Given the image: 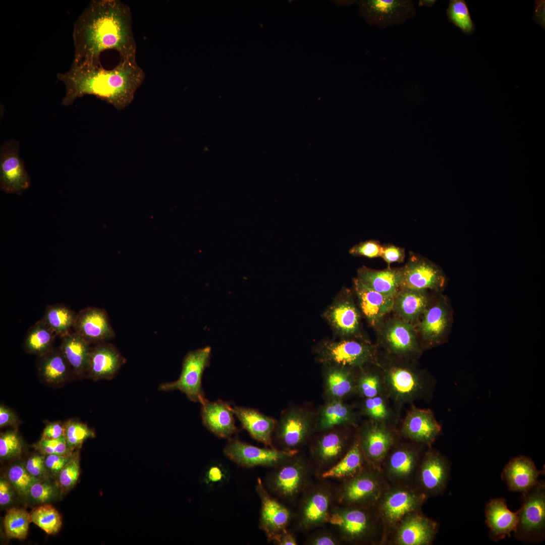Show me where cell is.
<instances>
[{"label":"cell","instance_id":"1","mask_svg":"<svg viewBox=\"0 0 545 545\" xmlns=\"http://www.w3.org/2000/svg\"><path fill=\"white\" fill-rule=\"evenodd\" d=\"M130 7L120 0H92L75 21L73 62L100 64L101 53L116 50L121 59L136 60V43Z\"/></svg>","mask_w":545,"mask_h":545},{"label":"cell","instance_id":"2","mask_svg":"<svg viewBox=\"0 0 545 545\" xmlns=\"http://www.w3.org/2000/svg\"><path fill=\"white\" fill-rule=\"evenodd\" d=\"M57 78L65 86L63 105H71L77 98L91 95L123 110L133 101L145 74L136 60L121 59L112 69H105L101 63L73 62L70 69L58 73Z\"/></svg>","mask_w":545,"mask_h":545},{"label":"cell","instance_id":"3","mask_svg":"<svg viewBox=\"0 0 545 545\" xmlns=\"http://www.w3.org/2000/svg\"><path fill=\"white\" fill-rule=\"evenodd\" d=\"M328 522L336 527L342 539L354 544H383L386 534L375 506H343L330 511Z\"/></svg>","mask_w":545,"mask_h":545},{"label":"cell","instance_id":"4","mask_svg":"<svg viewBox=\"0 0 545 545\" xmlns=\"http://www.w3.org/2000/svg\"><path fill=\"white\" fill-rule=\"evenodd\" d=\"M428 498L414 484L389 485L375 505L385 527L386 540L404 518L421 510Z\"/></svg>","mask_w":545,"mask_h":545},{"label":"cell","instance_id":"5","mask_svg":"<svg viewBox=\"0 0 545 545\" xmlns=\"http://www.w3.org/2000/svg\"><path fill=\"white\" fill-rule=\"evenodd\" d=\"M388 485L380 470L367 465L345 480L339 490L338 501L343 506H374Z\"/></svg>","mask_w":545,"mask_h":545},{"label":"cell","instance_id":"6","mask_svg":"<svg viewBox=\"0 0 545 545\" xmlns=\"http://www.w3.org/2000/svg\"><path fill=\"white\" fill-rule=\"evenodd\" d=\"M523 503L518 511V521L514 530L516 538L525 542L542 540L545 528V485L538 481L523 494Z\"/></svg>","mask_w":545,"mask_h":545},{"label":"cell","instance_id":"7","mask_svg":"<svg viewBox=\"0 0 545 545\" xmlns=\"http://www.w3.org/2000/svg\"><path fill=\"white\" fill-rule=\"evenodd\" d=\"M315 351L318 360L324 364L346 368L361 367L368 363L373 355L370 344L359 338L324 340Z\"/></svg>","mask_w":545,"mask_h":545},{"label":"cell","instance_id":"8","mask_svg":"<svg viewBox=\"0 0 545 545\" xmlns=\"http://www.w3.org/2000/svg\"><path fill=\"white\" fill-rule=\"evenodd\" d=\"M210 354L209 346L188 352L183 359L179 378L160 385L158 389L163 391L179 390L190 401L202 404L206 399L202 388V377L209 364Z\"/></svg>","mask_w":545,"mask_h":545},{"label":"cell","instance_id":"9","mask_svg":"<svg viewBox=\"0 0 545 545\" xmlns=\"http://www.w3.org/2000/svg\"><path fill=\"white\" fill-rule=\"evenodd\" d=\"M322 316L340 338H364L360 331L361 313L349 289L341 290Z\"/></svg>","mask_w":545,"mask_h":545},{"label":"cell","instance_id":"10","mask_svg":"<svg viewBox=\"0 0 545 545\" xmlns=\"http://www.w3.org/2000/svg\"><path fill=\"white\" fill-rule=\"evenodd\" d=\"M356 3L360 15L366 22L382 29L400 25L416 14L414 3L411 0H361Z\"/></svg>","mask_w":545,"mask_h":545},{"label":"cell","instance_id":"11","mask_svg":"<svg viewBox=\"0 0 545 545\" xmlns=\"http://www.w3.org/2000/svg\"><path fill=\"white\" fill-rule=\"evenodd\" d=\"M453 319L449 298L441 293L438 294L417 322L418 331L427 345L433 346L446 341Z\"/></svg>","mask_w":545,"mask_h":545},{"label":"cell","instance_id":"12","mask_svg":"<svg viewBox=\"0 0 545 545\" xmlns=\"http://www.w3.org/2000/svg\"><path fill=\"white\" fill-rule=\"evenodd\" d=\"M401 271L400 289L442 293L446 287L447 278L442 269L419 255L411 254Z\"/></svg>","mask_w":545,"mask_h":545},{"label":"cell","instance_id":"13","mask_svg":"<svg viewBox=\"0 0 545 545\" xmlns=\"http://www.w3.org/2000/svg\"><path fill=\"white\" fill-rule=\"evenodd\" d=\"M30 177L19 152L18 142L5 141L0 149V187L8 194L19 195L30 186Z\"/></svg>","mask_w":545,"mask_h":545},{"label":"cell","instance_id":"14","mask_svg":"<svg viewBox=\"0 0 545 545\" xmlns=\"http://www.w3.org/2000/svg\"><path fill=\"white\" fill-rule=\"evenodd\" d=\"M438 523L421 510L401 521L388 535L386 543L393 545H430L437 534Z\"/></svg>","mask_w":545,"mask_h":545},{"label":"cell","instance_id":"15","mask_svg":"<svg viewBox=\"0 0 545 545\" xmlns=\"http://www.w3.org/2000/svg\"><path fill=\"white\" fill-rule=\"evenodd\" d=\"M296 453L294 450L261 448L238 440H231L224 449V454L230 460L246 467L275 465L291 458Z\"/></svg>","mask_w":545,"mask_h":545},{"label":"cell","instance_id":"16","mask_svg":"<svg viewBox=\"0 0 545 545\" xmlns=\"http://www.w3.org/2000/svg\"><path fill=\"white\" fill-rule=\"evenodd\" d=\"M450 466L438 452H427L422 457L414 485L428 498L441 494L449 480Z\"/></svg>","mask_w":545,"mask_h":545},{"label":"cell","instance_id":"17","mask_svg":"<svg viewBox=\"0 0 545 545\" xmlns=\"http://www.w3.org/2000/svg\"><path fill=\"white\" fill-rule=\"evenodd\" d=\"M421 459L413 449L398 448L388 453L380 470L389 485H414Z\"/></svg>","mask_w":545,"mask_h":545},{"label":"cell","instance_id":"18","mask_svg":"<svg viewBox=\"0 0 545 545\" xmlns=\"http://www.w3.org/2000/svg\"><path fill=\"white\" fill-rule=\"evenodd\" d=\"M73 329L90 345L107 342L116 335L106 311L92 306L77 313Z\"/></svg>","mask_w":545,"mask_h":545},{"label":"cell","instance_id":"19","mask_svg":"<svg viewBox=\"0 0 545 545\" xmlns=\"http://www.w3.org/2000/svg\"><path fill=\"white\" fill-rule=\"evenodd\" d=\"M126 362L117 348L107 342L91 346L85 376L94 381L111 380Z\"/></svg>","mask_w":545,"mask_h":545},{"label":"cell","instance_id":"20","mask_svg":"<svg viewBox=\"0 0 545 545\" xmlns=\"http://www.w3.org/2000/svg\"><path fill=\"white\" fill-rule=\"evenodd\" d=\"M257 482V491L261 502L260 527L268 539L275 542L287 531L290 513L284 506L268 494L260 479H258Z\"/></svg>","mask_w":545,"mask_h":545},{"label":"cell","instance_id":"21","mask_svg":"<svg viewBox=\"0 0 545 545\" xmlns=\"http://www.w3.org/2000/svg\"><path fill=\"white\" fill-rule=\"evenodd\" d=\"M307 474V468L303 462L292 460L282 465L271 474L269 486L279 496L286 499H293L303 489Z\"/></svg>","mask_w":545,"mask_h":545},{"label":"cell","instance_id":"22","mask_svg":"<svg viewBox=\"0 0 545 545\" xmlns=\"http://www.w3.org/2000/svg\"><path fill=\"white\" fill-rule=\"evenodd\" d=\"M360 313L368 323L378 326L384 317L393 310L394 297L385 296L362 284L356 278L353 281Z\"/></svg>","mask_w":545,"mask_h":545},{"label":"cell","instance_id":"23","mask_svg":"<svg viewBox=\"0 0 545 545\" xmlns=\"http://www.w3.org/2000/svg\"><path fill=\"white\" fill-rule=\"evenodd\" d=\"M359 441L367 463L379 469L393 443L392 434L378 425H371L362 431Z\"/></svg>","mask_w":545,"mask_h":545},{"label":"cell","instance_id":"24","mask_svg":"<svg viewBox=\"0 0 545 545\" xmlns=\"http://www.w3.org/2000/svg\"><path fill=\"white\" fill-rule=\"evenodd\" d=\"M543 473V471L536 469L530 458L520 456L507 463L502 472V478L511 490L523 494L537 483L538 477Z\"/></svg>","mask_w":545,"mask_h":545},{"label":"cell","instance_id":"25","mask_svg":"<svg viewBox=\"0 0 545 545\" xmlns=\"http://www.w3.org/2000/svg\"><path fill=\"white\" fill-rule=\"evenodd\" d=\"M439 293L400 289L394 297L393 310L397 317L414 325Z\"/></svg>","mask_w":545,"mask_h":545},{"label":"cell","instance_id":"26","mask_svg":"<svg viewBox=\"0 0 545 545\" xmlns=\"http://www.w3.org/2000/svg\"><path fill=\"white\" fill-rule=\"evenodd\" d=\"M201 418L204 425L216 435L230 438L237 430L232 407L221 400L201 404Z\"/></svg>","mask_w":545,"mask_h":545},{"label":"cell","instance_id":"27","mask_svg":"<svg viewBox=\"0 0 545 545\" xmlns=\"http://www.w3.org/2000/svg\"><path fill=\"white\" fill-rule=\"evenodd\" d=\"M486 523L489 528V536L498 541L510 536L514 531L518 521V511L513 512L507 507L505 499L498 498L490 500L486 505Z\"/></svg>","mask_w":545,"mask_h":545},{"label":"cell","instance_id":"28","mask_svg":"<svg viewBox=\"0 0 545 545\" xmlns=\"http://www.w3.org/2000/svg\"><path fill=\"white\" fill-rule=\"evenodd\" d=\"M37 369L39 378L50 386H62L75 376L59 347L53 348L38 357Z\"/></svg>","mask_w":545,"mask_h":545},{"label":"cell","instance_id":"29","mask_svg":"<svg viewBox=\"0 0 545 545\" xmlns=\"http://www.w3.org/2000/svg\"><path fill=\"white\" fill-rule=\"evenodd\" d=\"M331 495L325 488H318L304 498L301 508L300 524L305 529H311L328 522Z\"/></svg>","mask_w":545,"mask_h":545},{"label":"cell","instance_id":"30","mask_svg":"<svg viewBox=\"0 0 545 545\" xmlns=\"http://www.w3.org/2000/svg\"><path fill=\"white\" fill-rule=\"evenodd\" d=\"M311 429L309 418L299 410H291L285 414L279 423L277 438L288 448L296 447L302 443Z\"/></svg>","mask_w":545,"mask_h":545},{"label":"cell","instance_id":"31","mask_svg":"<svg viewBox=\"0 0 545 545\" xmlns=\"http://www.w3.org/2000/svg\"><path fill=\"white\" fill-rule=\"evenodd\" d=\"M401 275V268L375 270L363 266L358 269L356 278L371 290L385 296L395 297L400 289Z\"/></svg>","mask_w":545,"mask_h":545},{"label":"cell","instance_id":"32","mask_svg":"<svg viewBox=\"0 0 545 545\" xmlns=\"http://www.w3.org/2000/svg\"><path fill=\"white\" fill-rule=\"evenodd\" d=\"M441 429L431 412L426 410L410 412L403 426V432L409 439L428 445L434 441Z\"/></svg>","mask_w":545,"mask_h":545},{"label":"cell","instance_id":"33","mask_svg":"<svg viewBox=\"0 0 545 545\" xmlns=\"http://www.w3.org/2000/svg\"><path fill=\"white\" fill-rule=\"evenodd\" d=\"M414 325L398 317L388 320L381 335L387 345L397 353L413 350L417 345L416 332Z\"/></svg>","mask_w":545,"mask_h":545},{"label":"cell","instance_id":"34","mask_svg":"<svg viewBox=\"0 0 545 545\" xmlns=\"http://www.w3.org/2000/svg\"><path fill=\"white\" fill-rule=\"evenodd\" d=\"M232 411L253 439L265 445H271V435L276 425L273 418L250 408L235 406L232 407Z\"/></svg>","mask_w":545,"mask_h":545},{"label":"cell","instance_id":"35","mask_svg":"<svg viewBox=\"0 0 545 545\" xmlns=\"http://www.w3.org/2000/svg\"><path fill=\"white\" fill-rule=\"evenodd\" d=\"M70 366L75 376H85L91 345L75 332L61 338L59 347Z\"/></svg>","mask_w":545,"mask_h":545},{"label":"cell","instance_id":"36","mask_svg":"<svg viewBox=\"0 0 545 545\" xmlns=\"http://www.w3.org/2000/svg\"><path fill=\"white\" fill-rule=\"evenodd\" d=\"M366 462L359 441H356L344 456L336 464L323 472L324 478L348 479L360 472Z\"/></svg>","mask_w":545,"mask_h":545},{"label":"cell","instance_id":"37","mask_svg":"<svg viewBox=\"0 0 545 545\" xmlns=\"http://www.w3.org/2000/svg\"><path fill=\"white\" fill-rule=\"evenodd\" d=\"M57 336L43 318L35 322L27 330L23 342V348L28 354L41 356L53 348Z\"/></svg>","mask_w":545,"mask_h":545},{"label":"cell","instance_id":"38","mask_svg":"<svg viewBox=\"0 0 545 545\" xmlns=\"http://www.w3.org/2000/svg\"><path fill=\"white\" fill-rule=\"evenodd\" d=\"M77 313L62 304H54L45 307L43 320L57 336L61 338L71 332Z\"/></svg>","mask_w":545,"mask_h":545},{"label":"cell","instance_id":"39","mask_svg":"<svg viewBox=\"0 0 545 545\" xmlns=\"http://www.w3.org/2000/svg\"><path fill=\"white\" fill-rule=\"evenodd\" d=\"M327 369L325 376L326 389L332 400H340L350 393L353 382L347 368L325 364Z\"/></svg>","mask_w":545,"mask_h":545},{"label":"cell","instance_id":"40","mask_svg":"<svg viewBox=\"0 0 545 545\" xmlns=\"http://www.w3.org/2000/svg\"><path fill=\"white\" fill-rule=\"evenodd\" d=\"M345 440L337 432H331L322 436L315 448V457L321 465L328 466L336 461L342 454Z\"/></svg>","mask_w":545,"mask_h":545},{"label":"cell","instance_id":"41","mask_svg":"<svg viewBox=\"0 0 545 545\" xmlns=\"http://www.w3.org/2000/svg\"><path fill=\"white\" fill-rule=\"evenodd\" d=\"M350 409L340 400H332L322 409L318 420V426L322 430H328L337 425L352 421Z\"/></svg>","mask_w":545,"mask_h":545},{"label":"cell","instance_id":"42","mask_svg":"<svg viewBox=\"0 0 545 545\" xmlns=\"http://www.w3.org/2000/svg\"><path fill=\"white\" fill-rule=\"evenodd\" d=\"M32 522L30 513L22 508L9 509L5 516L4 526L9 538L24 539L28 534L29 526Z\"/></svg>","mask_w":545,"mask_h":545},{"label":"cell","instance_id":"43","mask_svg":"<svg viewBox=\"0 0 545 545\" xmlns=\"http://www.w3.org/2000/svg\"><path fill=\"white\" fill-rule=\"evenodd\" d=\"M32 522L48 534L58 533L62 525L58 511L50 504H43L34 508L30 513Z\"/></svg>","mask_w":545,"mask_h":545},{"label":"cell","instance_id":"44","mask_svg":"<svg viewBox=\"0 0 545 545\" xmlns=\"http://www.w3.org/2000/svg\"><path fill=\"white\" fill-rule=\"evenodd\" d=\"M449 22L467 35L472 34L475 26L472 21L466 2L464 0H451L447 10Z\"/></svg>","mask_w":545,"mask_h":545},{"label":"cell","instance_id":"45","mask_svg":"<svg viewBox=\"0 0 545 545\" xmlns=\"http://www.w3.org/2000/svg\"><path fill=\"white\" fill-rule=\"evenodd\" d=\"M64 436L68 447L73 451L80 449L87 439L95 437L93 430L78 420L70 419L64 423Z\"/></svg>","mask_w":545,"mask_h":545},{"label":"cell","instance_id":"46","mask_svg":"<svg viewBox=\"0 0 545 545\" xmlns=\"http://www.w3.org/2000/svg\"><path fill=\"white\" fill-rule=\"evenodd\" d=\"M389 378L393 388L400 394L406 395L412 393L417 386L416 378L414 374L403 368L394 367L391 369L389 372Z\"/></svg>","mask_w":545,"mask_h":545},{"label":"cell","instance_id":"47","mask_svg":"<svg viewBox=\"0 0 545 545\" xmlns=\"http://www.w3.org/2000/svg\"><path fill=\"white\" fill-rule=\"evenodd\" d=\"M8 479L12 486L22 496H29L32 485L38 480L26 470L25 467L16 464L9 468Z\"/></svg>","mask_w":545,"mask_h":545},{"label":"cell","instance_id":"48","mask_svg":"<svg viewBox=\"0 0 545 545\" xmlns=\"http://www.w3.org/2000/svg\"><path fill=\"white\" fill-rule=\"evenodd\" d=\"M23 443L15 430L2 432L0 435V457L9 459L20 456L23 452Z\"/></svg>","mask_w":545,"mask_h":545},{"label":"cell","instance_id":"49","mask_svg":"<svg viewBox=\"0 0 545 545\" xmlns=\"http://www.w3.org/2000/svg\"><path fill=\"white\" fill-rule=\"evenodd\" d=\"M79 449L73 452L70 459L58 475L60 485L65 488H72L77 483L80 475Z\"/></svg>","mask_w":545,"mask_h":545},{"label":"cell","instance_id":"50","mask_svg":"<svg viewBox=\"0 0 545 545\" xmlns=\"http://www.w3.org/2000/svg\"><path fill=\"white\" fill-rule=\"evenodd\" d=\"M34 449L40 454L67 455L71 454L72 451L67 444L64 435L56 439H41L33 445Z\"/></svg>","mask_w":545,"mask_h":545},{"label":"cell","instance_id":"51","mask_svg":"<svg viewBox=\"0 0 545 545\" xmlns=\"http://www.w3.org/2000/svg\"><path fill=\"white\" fill-rule=\"evenodd\" d=\"M58 494V490L56 485L39 479L31 486L29 496L34 502L43 504L54 499Z\"/></svg>","mask_w":545,"mask_h":545},{"label":"cell","instance_id":"52","mask_svg":"<svg viewBox=\"0 0 545 545\" xmlns=\"http://www.w3.org/2000/svg\"><path fill=\"white\" fill-rule=\"evenodd\" d=\"M383 246L378 241L368 240L352 247L349 253L354 256H363L369 258L380 256Z\"/></svg>","mask_w":545,"mask_h":545},{"label":"cell","instance_id":"53","mask_svg":"<svg viewBox=\"0 0 545 545\" xmlns=\"http://www.w3.org/2000/svg\"><path fill=\"white\" fill-rule=\"evenodd\" d=\"M44 459L45 456L43 455L33 454L26 461L25 468L32 476L39 479L46 473Z\"/></svg>","mask_w":545,"mask_h":545},{"label":"cell","instance_id":"54","mask_svg":"<svg viewBox=\"0 0 545 545\" xmlns=\"http://www.w3.org/2000/svg\"><path fill=\"white\" fill-rule=\"evenodd\" d=\"M45 455V464L47 470L53 476H58L67 463L72 454Z\"/></svg>","mask_w":545,"mask_h":545},{"label":"cell","instance_id":"55","mask_svg":"<svg viewBox=\"0 0 545 545\" xmlns=\"http://www.w3.org/2000/svg\"><path fill=\"white\" fill-rule=\"evenodd\" d=\"M365 410L370 416L375 419H382L387 414V409L382 399L377 396L367 398Z\"/></svg>","mask_w":545,"mask_h":545},{"label":"cell","instance_id":"56","mask_svg":"<svg viewBox=\"0 0 545 545\" xmlns=\"http://www.w3.org/2000/svg\"><path fill=\"white\" fill-rule=\"evenodd\" d=\"M379 382L377 377L373 375L367 374L363 376L359 383L361 393L366 398L376 396L378 391Z\"/></svg>","mask_w":545,"mask_h":545},{"label":"cell","instance_id":"57","mask_svg":"<svg viewBox=\"0 0 545 545\" xmlns=\"http://www.w3.org/2000/svg\"><path fill=\"white\" fill-rule=\"evenodd\" d=\"M405 256V249L394 245L383 246L380 257L389 264L401 262Z\"/></svg>","mask_w":545,"mask_h":545},{"label":"cell","instance_id":"58","mask_svg":"<svg viewBox=\"0 0 545 545\" xmlns=\"http://www.w3.org/2000/svg\"><path fill=\"white\" fill-rule=\"evenodd\" d=\"M20 420L17 415L10 408L0 405V427L7 426L15 427L20 423Z\"/></svg>","mask_w":545,"mask_h":545},{"label":"cell","instance_id":"59","mask_svg":"<svg viewBox=\"0 0 545 545\" xmlns=\"http://www.w3.org/2000/svg\"><path fill=\"white\" fill-rule=\"evenodd\" d=\"M64 423L61 421L49 422L44 427L41 438L44 439H56L64 435Z\"/></svg>","mask_w":545,"mask_h":545},{"label":"cell","instance_id":"60","mask_svg":"<svg viewBox=\"0 0 545 545\" xmlns=\"http://www.w3.org/2000/svg\"><path fill=\"white\" fill-rule=\"evenodd\" d=\"M9 480L4 478L0 480V505L1 506L11 503L13 499V490Z\"/></svg>","mask_w":545,"mask_h":545},{"label":"cell","instance_id":"61","mask_svg":"<svg viewBox=\"0 0 545 545\" xmlns=\"http://www.w3.org/2000/svg\"><path fill=\"white\" fill-rule=\"evenodd\" d=\"M308 542L313 545H335L339 544V541L331 533L323 532L313 536Z\"/></svg>","mask_w":545,"mask_h":545},{"label":"cell","instance_id":"62","mask_svg":"<svg viewBox=\"0 0 545 545\" xmlns=\"http://www.w3.org/2000/svg\"><path fill=\"white\" fill-rule=\"evenodd\" d=\"M279 545H296L295 537L287 531L282 534L275 542Z\"/></svg>","mask_w":545,"mask_h":545},{"label":"cell","instance_id":"63","mask_svg":"<svg viewBox=\"0 0 545 545\" xmlns=\"http://www.w3.org/2000/svg\"><path fill=\"white\" fill-rule=\"evenodd\" d=\"M437 1L432 0H421L419 1V6L430 7L432 6Z\"/></svg>","mask_w":545,"mask_h":545}]
</instances>
